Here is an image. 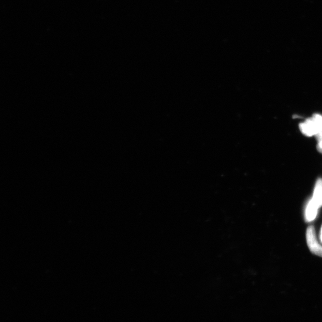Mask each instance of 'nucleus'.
I'll list each match as a JSON object with an SVG mask.
<instances>
[{"instance_id": "3", "label": "nucleus", "mask_w": 322, "mask_h": 322, "mask_svg": "<svg viewBox=\"0 0 322 322\" xmlns=\"http://www.w3.org/2000/svg\"><path fill=\"white\" fill-rule=\"evenodd\" d=\"M312 201L319 208L322 207V178L317 180L314 187Z\"/></svg>"}, {"instance_id": "4", "label": "nucleus", "mask_w": 322, "mask_h": 322, "mask_svg": "<svg viewBox=\"0 0 322 322\" xmlns=\"http://www.w3.org/2000/svg\"><path fill=\"white\" fill-rule=\"evenodd\" d=\"M319 209L312 201H309L305 212V219L307 222H312L316 219Z\"/></svg>"}, {"instance_id": "2", "label": "nucleus", "mask_w": 322, "mask_h": 322, "mask_svg": "<svg viewBox=\"0 0 322 322\" xmlns=\"http://www.w3.org/2000/svg\"><path fill=\"white\" fill-rule=\"evenodd\" d=\"M299 127L301 132L307 137L315 136L317 133V126L313 117L306 119Z\"/></svg>"}, {"instance_id": "6", "label": "nucleus", "mask_w": 322, "mask_h": 322, "mask_svg": "<svg viewBox=\"0 0 322 322\" xmlns=\"http://www.w3.org/2000/svg\"><path fill=\"white\" fill-rule=\"evenodd\" d=\"M317 151L322 153V143H318L317 145Z\"/></svg>"}, {"instance_id": "5", "label": "nucleus", "mask_w": 322, "mask_h": 322, "mask_svg": "<svg viewBox=\"0 0 322 322\" xmlns=\"http://www.w3.org/2000/svg\"><path fill=\"white\" fill-rule=\"evenodd\" d=\"M313 119L315 121L317 126V133L315 137L318 143H322V115L320 114H314Z\"/></svg>"}, {"instance_id": "1", "label": "nucleus", "mask_w": 322, "mask_h": 322, "mask_svg": "<svg viewBox=\"0 0 322 322\" xmlns=\"http://www.w3.org/2000/svg\"><path fill=\"white\" fill-rule=\"evenodd\" d=\"M306 240L310 252L314 255L322 257V246L317 241L316 231L313 226L307 229Z\"/></svg>"}, {"instance_id": "7", "label": "nucleus", "mask_w": 322, "mask_h": 322, "mask_svg": "<svg viewBox=\"0 0 322 322\" xmlns=\"http://www.w3.org/2000/svg\"><path fill=\"white\" fill-rule=\"evenodd\" d=\"M320 239V241H321V242L322 243V226H321V228Z\"/></svg>"}]
</instances>
